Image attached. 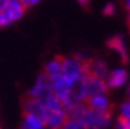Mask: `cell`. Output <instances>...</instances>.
Returning <instances> with one entry per match:
<instances>
[{"instance_id":"19","label":"cell","mask_w":130,"mask_h":129,"mask_svg":"<svg viewBox=\"0 0 130 129\" xmlns=\"http://www.w3.org/2000/svg\"><path fill=\"white\" fill-rule=\"evenodd\" d=\"M78 2L82 4V5H88V3H89V0H78Z\"/></svg>"},{"instance_id":"20","label":"cell","mask_w":130,"mask_h":129,"mask_svg":"<svg viewBox=\"0 0 130 129\" xmlns=\"http://www.w3.org/2000/svg\"><path fill=\"white\" fill-rule=\"evenodd\" d=\"M126 8L127 11H130V0H126Z\"/></svg>"},{"instance_id":"12","label":"cell","mask_w":130,"mask_h":129,"mask_svg":"<svg viewBox=\"0 0 130 129\" xmlns=\"http://www.w3.org/2000/svg\"><path fill=\"white\" fill-rule=\"evenodd\" d=\"M60 129H93V128H88L86 125H83L82 123L72 119H67V121L64 123V125L60 128Z\"/></svg>"},{"instance_id":"8","label":"cell","mask_w":130,"mask_h":129,"mask_svg":"<svg viewBox=\"0 0 130 129\" xmlns=\"http://www.w3.org/2000/svg\"><path fill=\"white\" fill-rule=\"evenodd\" d=\"M127 82V73L124 69H116L109 73L106 78V84L109 88H120Z\"/></svg>"},{"instance_id":"4","label":"cell","mask_w":130,"mask_h":129,"mask_svg":"<svg viewBox=\"0 0 130 129\" xmlns=\"http://www.w3.org/2000/svg\"><path fill=\"white\" fill-rule=\"evenodd\" d=\"M25 8L26 7L22 4L20 0H9V3H8V5H7L5 11L3 12L7 21H8V24L20 20L22 16H24Z\"/></svg>"},{"instance_id":"23","label":"cell","mask_w":130,"mask_h":129,"mask_svg":"<svg viewBox=\"0 0 130 129\" xmlns=\"http://www.w3.org/2000/svg\"><path fill=\"white\" fill-rule=\"evenodd\" d=\"M129 22H130V11H129Z\"/></svg>"},{"instance_id":"9","label":"cell","mask_w":130,"mask_h":129,"mask_svg":"<svg viewBox=\"0 0 130 129\" xmlns=\"http://www.w3.org/2000/svg\"><path fill=\"white\" fill-rule=\"evenodd\" d=\"M24 111H25V113L40 116L42 120L45 117V113H46V108L43 107V104L40 100L32 99V97L25 99V102H24Z\"/></svg>"},{"instance_id":"10","label":"cell","mask_w":130,"mask_h":129,"mask_svg":"<svg viewBox=\"0 0 130 129\" xmlns=\"http://www.w3.org/2000/svg\"><path fill=\"white\" fill-rule=\"evenodd\" d=\"M62 62H63V57H57L46 65L45 74L49 77V79H53L55 77L62 75Z\"/></svg>"},{"instance_id":"18","label":"cell","mask_w":130,"mask_h":129,"mask_svg":"<svg viewBox=\"0 0 130 129\" xmlns=\"http://www.w3.org/2000/svg\"><path fill=\"white\" fill-rule=\"evenodd\" d=\"M20 2L24 4L25 7H30V5H32V0H20Z\"/></svg>"},{"instance_id":"14","label":"cell","mask_w":130,"mask_h":129,"mask_svg":"<svg viewBox=\"0 0 130 129\" xmlns=\"http://www.w3.org/2000/svg\"><path fill=\"white\" fill-rule=\"evenodd\" d=\"M114 11H116V7H114V4L108 3V4L104 7L103 13L105 15V16H112V15H114Z\"/></svg>"},{"instance_id":"13","label":"cell","mask_w":130,"mask_h":129,"mask_svg":"<svg viewBox=\"0 0 130 129\" xmlns=\"http://www.w3.org/2000/svg\"><path fill=\"white\" fill-rule=\"evenodd\" d=\"M120 119L130 121V100L124 102L120 107Z\"/></svg>"},{"instance_id":"22","label":"cell","mask_w":130,"mask_h":129,"mask_svg":"<svg viewBox=\"0 0 130 129\" xmlns=\"http://www.w3.org/2000/svg\"><path fill=\"white\" fill-rule=\"evenodd\" d=\"M127 94H129V96H130V86H129V90H127Z\"/></svg>"},{"instance_id":"11","label":"cell","mask_w":130,"mask_h":129,"mask_svg":"<svg viewBox=\"0 0 130 129\" xmlns=\"http://www.w3.org/2000/svg\"><path fill=\"white\" fill-rule=\"evenodd\" d=\"M22 129H46V125H45V121L40 116L25 113Z\"/></svg>"},{"instance_id":"6","label":"cell","mask_w":130,"mask_h":129,"mask_svg":"<svg viewBox=\"0 0 130 129\" xmlns=\"http://www.w3.org/2000/svg\"><path fill=\"white\" fill-rule=\"evenodd\" d=\"M87 107L99 113H112V105L106 96H95L86 102Z\"/></svg>"},{"instance_id":"21","label":"cell","mask_w":130,"mask_h":129,"mask_svg":"<svg viewBox=\"0 0 130 129\" xmlns=\"http://www.w3.org/2000/svg\"><path fill=\"white\" fill-rule=\"evenodd\" d=\"M38 2H40V0H32V5H34V4H37Z\"/></svg>"},{"instance_id":"2","label":"cell","mask_w":130,"mask_h":129,"mask_svg":"<svg viewBox=\"0 0 130 129\" xmlns=\"http://www.w3.org/2000/svg\"><path fill=\"white\" fill-rule=\"evenodd\" d=\"M53 94V88H51V82L49 79V77L46 74H42L38 77L36 84L33 86V88L30 90V94H29V97L32 99H36V100H45L46 97Z\"/></svg>"},{"instance_id":"16","label":"cell","mask_w":130,"mask_h":129,"mask_svg":"<svg viewBox=\"0 0 130 129\" xmlns=\"http://www.w3.org/2000/svg\"><path fill=\"white\" fill-rule=\"evenodd\" d=\"M8 3H9V0H0V13H3L5 11Z\"/></svg>"},{"instance_id":"15","label":"cell","mask_w":130,"mask_h":129,"mask_svg":"<svg viewBox=\"0 0 130 129\" xmlns=\"http://www.w3.org/2000/svg\"><path fill=\"white\" fill-rule=\"evenodd\" d=\"M117 129H130V121H125L122 119H118V121H117Z\"/></svg>"},{"instance_id":"7","label":"cell","mask_w":130,"mask_h":129,"mask_svg":"<svg viewBox=\"0 0 130 129\" xmlns=\"http://www.w3.org/2000/svg\"><path fill=\"white\" fill-rule=\"evenodd\" d=\"M106 45H108L109 49H112L113 51H116L117 54L120 55L122 63H127L129 55H127V50H126V45H125L124 38H122L121 36H113L112 38L108 40Z\"/></svg>"},{"instance_id":"1","label":"cell","mask_w":130,"mask_h":129,"mask_svg":"<svg viewBox=\"0 0 130 129\" xmlns=\"http://www.w3.org/2000/svg\"><path fill=\"white\" fill-rule=\"evenodd\" d=\"M84 86H86V92H87V100L91 97L95 96H105L108 92V84H106V80L101 79L99 77L91 74H86L84 77Z\"/></svg>"},{"instance_id":"5","label":"cell","mask_w":130,"mask_h":129,"mask_svg":"<svg viewBox=\"0 0 130 129\" xmlns=\"http://www.w3.org/2000/svg\"><path fill=\"white\" fill-rule=\"evenodd\" d=\"M86 71L91 75H95V77H99L101 79L108 78L109 71H108V67H106V63L101 59H91L87 61L86 63Z\"/></svg>"},{"instance_id":"17","label":"cell","mask_w":130,"mask_h":129,"mask_svg":"<svg viewBox=\"0 0 130 129\" xmlns=\"http://www.w3.org/2000/svg\"><path fill=\"white\" fill-rule=\"evenodd\" d=\"M4 25H8V21H7L4 13H0V26H4Z\"/></svg>"},{"instance_id":"3","label":"cell","mask_w":130,"mask_h":129,"mask_svg":"<svg viewBox=\"0 0 130 129\" xmlns=\"http://www.w3.org/2000/svg\"><path fill=\"white\" fill-rule=\"evenodd\" d=\"M67 113L64 109H53V111H47L45 113V125L49 129H60L64 123L67 121Z\"/></svg>"}]
</instances>
